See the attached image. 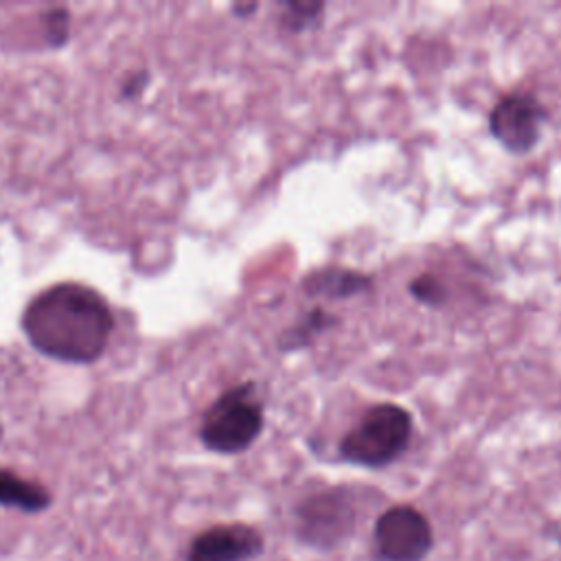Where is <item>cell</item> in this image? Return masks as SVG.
<instances>
[{
	"instance_id": "14",
	"label": "cell",
	"mask_w": 561,
	"mask_h": 561,
	"mask_svg": "<svg viewBox=\"0 0 561 561\" xmlns=\"http://www.w3.org/2000/svg\"><path fill=\"white\" fill-rule=\"evenodd\" d=\"M147 79H149V75H147V70H140V72H134L123 85H121V94L125 96V99H134V96H138L142 90H145V85H147Z\"/></svg>"
},
{
	"instance_id": "9",
	"label": "cell",
	"mask_w": 561,
	"mask_h": 561,
	"mask_svg": "<svg viewBox=\"0 0 561 561\" xmlns=\"http://www.w3.org/2000/svg\"><path fill=\"white\" fill-rule=\"evenodd\" d=\"M302 289L309 296L340 300V298L370 291L373 278L362 272L346 270V267H320L302 278Z\"/></svg>"
},
{
	"instance_id": "10",
	"label": "cell",
	"mask_w": 561,
	"mask_h": 561,
	"mask_svg": "<svg viewBox=\"0 0 561 561\" xmlns=\"http://www.w3.org/2000/svg\"><path fill=\"white\" fill-rule=\"evenodd\" d=\"M333 324H337V318L329 311H324L322 307H313L311 311H307L291 329H287L280 340H278V348L283 353L302 348L307 344H311L320 333L329 331Z\"/></svg>"
},
{
	"instance_id": "12",
	"label": "cell",
	"mask_w": 561,
	"mask_h": 561,
	"mask_svg": "<svg viewBox=\"0 0 561 561\" xmlns=\"http://www.w3.org/2000/svg\"><path fill=\"white\" fill-rule=\"evenodd\" d=\"M280 9H283L285 24L291 31H302L313 20H318V15L324 9V4L322 2H313V0H289V2H280Z\"/></svg>"
},
{
	"instance_id": "2",
	"label": "cell",
	"mask_w": 561,
	"mask_h": 561,
	"mask_svg": "<svg viewBox=\"0 0 561 561\" xmlns=\"http://www.w3.org/2000/svg\"><path fill=\"white\" fill-rule=\"evenodd\" d=\"M410 438V412L397 403H377L342 436L337 454L344 462L381 469L403 456Z\"/></svg>"
},
{
	"instance_id": "4",
	"label": "cell",
	"mask_w": 561,
	"mask_h": 561,
	"mask_svg": "<svg viewBox=\"0 0 561 561\" xmlns=\"http://www.w3.org/2000/svg\"><path fill=\"white\" fill-rule=\"evenodd\" d=\"M355 504L344 489H329L305 497L296 508V535L302 543L331 550L355 528Z\"/></svg>"
},
{
	"instance_id": "1",
	"label": "cell",
	"mask_w": 561,
	"mask_h": 561,
	"mask_svg": "<svg viewBox=\"0 0 561 561\" xmlns=\"http://www.w3.org/2000/svg\"><path fill=\"white\" fill-rule=\"evenodd\" d=\"M114 316L105 298L81 283H57L31 298L22 331L42 355L70 364L96 362L112 335Z\"/></svg>"
},
{
	"instance_id": "13",
	"label": "cell",
	"mask_w": 561,
	"mask_h": 561,
	"mask_svg": "<svg viewBox=\"0 0 561 561\" xmlns=\"http://www.w3.org/2000/svg\"><path fill=\"white\" fill-rule=\"evenodd\" d=\"M42 24H44V37L48 46L57 48L66 44L70 33V13L66 9H48L42 15Z\"/></svg>"
},
{
	"instance_id": "16",
	"label": "cell",
	"mask_w": 561,
	"mask_h": 561,
	"mask_svg": "<svg viewBox=\"0 0 561 561\" xmlns=\"http://www.w3.org/2000/svg\"><path fill=\"white\" fill-rule=\"evenodd\" d=\"M0 434H2V430H0Z\"/></svg>"
},
{
	"instance_id": "7",
	"label": "cell",
	"mask_w": 561,
	"mask_h": 561,
	"mask_svg": "<svg viewBox=\"0 0 561 561\" xmlns=\"http://www.w3.org/2000/svg\"><path fill=\"white\" fill-rule=\"evenodd\" d=\"M263 546V535L250 524H213L188 541L184 561H252Z\"/></svg>"
},
{
	"instance_id": "5",
	"label": "cell",
	"mask_w": 561,
	"mask_h": 561,
	"mask_svg": "<svg viewBox=\"0 0 561 561\" xmlns=\"http://www.w3.org/2000/svg\"><path fill=\"white\" fill-rule=\"evenodd\" d=\"M432 546V524L410 504L390 506L375 522L373 548L379 561H423Z\"/></svg>"
},
{
	"instance_id": "8",
	"label": "cell",
	"mask_w": 561,
	"mask_h": 561,
	"mask_svg": "<svg viewBox=\"0 0 561 561\" xmlns=\"http://www.w3.org/2000/svg\"><path fill=\"white\" fill-rule=\"evenodd\" d=\"M0 506L37 515L53 506V493L42 482L0 467Z\"/></svg>"
},
{
	"instance_id": "6",
	"label": "cell",
	"mask_w": 561,
	"mask_h": 561,
	"mask_svg": "<svg viewBox=\"0 0 561 561\" xmlns=\"http://www.w3.org/2000/svg\"><path fill=\"white\" fill-rule=\"evenodd\" d=\"M548 118V110L530 92L504 94L489 114L491 136L511 153H528Z\"/></svg>"
},
{
	"instance_id": "11",
	"label": "cell",
	"mask_w": 561,
	"mask_h": 561,
	"mask_svg": "<svg viewBox=\"0 0 561 561\" xmlns=\"http://www.w3.org/2000/svg\"><path fill=\"white\" fill-rule=\"evenodd\" d=\"M408 291L414 300L427 305V307H440L447 302V287L436 278L434 274H421L410 280Z\"/></svg>"
},
{
	"instance_id": "15",
	"label": "cell",
	"mask_w": 561,
	"mask_h": 561,
	"mask_svg": "<svg viewBox=\"0 0 561 561\" xmlns=\"http://www.w3.org/2000/svg\"><path fill=\"white\" fill-rule=\"evenodd\" d=\"M256 7H259V4H237V7H232V11H234L239 18H243L245 13L256 11Z\"/></svg>"
},
{
	"instance_id": "3",
	"label": "cell",
	"mask_w": 561,
	"mask_h": 561,
	"mask_svg": "<svg viewBox=\"0 0 561 561\" xmlns=\"http://www.w3.org/2000/svg\"><path fill=\"white\" fill-rule=\"evenodd\" d=\"M263 430V405L254 383H239L221 392L202 416L199 440L206 449L234 456L245 451Z\"/></svg>"
}]
</instances>
